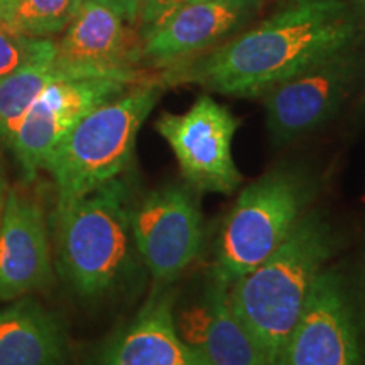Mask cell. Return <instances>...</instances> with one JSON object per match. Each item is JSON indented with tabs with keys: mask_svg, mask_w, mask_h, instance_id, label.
Here are the masks:
<instances>
[{
	"mask_svg": "<svg viewBox=\"0 0 365 365\" xmlns=\"http://www.w3.org/2000/svg\"><path fill=\"white\" fill-rule=\"evenodd\" d=\"M228 287L227 282L208 276L196 333L188 344L205 365H267L261 349L232 308Z\"/></svg>",
	"mask_w": 365,
	"mask_h": 365,
	"instance_id": "obj_16",
	"label": "cell"
},
{
	"mask_svg": "<svg viewBox=\"0 0 365 365\" xmlns=\"http://www.w3.org/2000/svg\"><path fill=\"white\" fill-rule=\"evenodd\" d=\"M164 88L161 78L140 81L95 107L71 127L41 168L53 178L56 202L78 198L124 175L140 127Z\"/></svg>",
	"mask_w": 365,
	"mask_h": 365,
	"instance_id": "obj_4",
	"label": "cell"
},
{
	"mask_svg": "<svg viewBox=\"0 0 365 365\" xmlns=\"http://www.w3.org/2000/svg\"><path fill=\"white\" fill-rule=\"evenodd\" d=\"M86 2L98 4V6L115 12L125 22H135L140 16V9H143V0H86Z\"/></svg>",
	"mask_w": 365,
	"mask_h": 365,
	"instance_id": "obj_21",
	"label": "cell"
},
{
	"mask_svg": "<svg viewBox=\"0 0 365 365\" xmlns=\"http://www.w3.org/2000/svg\"><path fill=\"white\" fill-rule=\"evenodd\" d=\"M276 365H364L354 303L336 267L318 276Z\"/></svg>",
	"mask_w": 365,
	"mask_h": 365,
	"instance_id": "obj_8",
	"label": "cell"
},
{
	"mask_svg": "<svg viewBox=\"0 0 365 365\" xmlns=\"http://www.w3.org/2000/svg\"><path fill=\"white\" fill-rule=\"evenodd\" d=\"M262 9V0H203L168 17L145 34L143 59L168 68L210 51L249 26Z\"/></svg>",
	"mask_w": 365,
	"mask_h": 365,
	"instance_id": "obj_13",
	"label": "cell"
},
{
	"mask_svg": "<svg viewBox=\"0 0 365 365\" xmlns=\"http://www.w3.org/2000/svg\"><path fill=\"white\" fill-rule=\"evenodd\" d=\"M130 227L137 254L154 284H175L203 249L202 205L185 181L134 200Z\"/></svg>",
	"mask_w": 365,
	"mask_h": 365,
	"instance_id": "obj_6",
	"label": "cell"
},
{
	"mask_svg": "<svg viewBox=\"0 0 365 365\" xmlns=\"http://www.w3.org/2000/svg\"><path fill=\"white\" fill-rule=\"evenodd\" d=\"M336 247L331 223L312 207L279 247L228 287L232 308L267 365H276L314 282Z\"/></svg>",
	"mask_w": 365,
	"mask_h": 365,
	"instance_id": "obj_3",
	"label": "cell"
},
{
	"mask_svg": "<svg viewBox=\"0 0 365 365\" xmlns=\"http://www.w3.org/2000/svg\"><path fill=\"white\" fill-rule=\"evenodd\" d=\"M9 188H11V186H9L6 170H4L2 163H0V220H2V213H4V207H6Z\"/></svg>",
	"mask_w": 365,
	"mask_h": 365,
	"instance_id": "obj_22",
	"label": "cell"
},
{
	"mask_svg": "<svg viewBox=\"0 0 365 365\" xmlns=\"http://www.w3.org/2000/svg\"><path fill=\"white\" fill-rule=\"evenodd\" d=\"M0 365H70L65 325L31 294L0 309Z\"/></svg>",
	"mask_w": 365,
	"mask_h": 365,
	"instance_id": "obj_15",
	"label": "cell"
},
{
	"mask_svg": "<svg viewBox=\"0 0 365 365\" xmlns=\"http://www.w3.org/2000/svg\"><path fill=\"white\" fill-rule=\"evenodd\" d=\"M175 301L173 284H154L134 317L103 341L95 365H205L178 330Z\"/></svg>",
	"mask_w": 365,
	"mask_h": 365,
	"instance_id": "obj_14",
	"label": "cell"
},
{
	"mask_svg": "<svg viewBox=\"0 0 365 365\" xmlns=\"http://www.w3.org/2000/svg\"><path fill=\"white\" fill-rule=\"evenodd\" d=\"M12 2H14V0H0V9H2V21H4V17H6L9 7L12 6Z\"/></svg>",
	"mask_w": 365,
	"mask_h": 365,
	"instance_id": "obj_24",
	"label": "cell"
},
{
	"mask_svg": "<svg viewBox=\"0 0 365 365\" xmlns=\"http://www.w3.org/2000/svg\"><path fill=\"white\" fill-rule=\"evenodd\" d=\"M53 59L31 63L0 83V140H6L46 86L65 80Z\"/></svg>",
	"mask_w": 365,
	"mask_h": 365,
	"instance_id": "obj_17",
	"label": "cell"
},
{
	"mask_svg": "<svg viewBox=\"0 0 365 365\" xmlns=\"http://www.w3.org/2000/svg\"><path fill=\"white\" fill-rule=\"evenodd\" d=\"M0 22H2V9H0Z\"/></svg>",
	"mask_w": 365,
	"mask_h": 365,
	"instance_id": "obj_25",
	"label": "cell"
},
{
	"mask_svg": "<svg viewBox=\"0 0 365 365\" xmlns=\"http://www.w3.org/2000/svg\"><path fill=\"white\" fill-rule=\"evenodd\" d=\"M357 75L354 49L336 53L274 85L264 97L272 144L286 145L335 115Z\"/></svg>",
	"mask_w": 365,
	"mask_h": 365,
	"instance_id": "obj_10",
	"label": "cell"
},
{
	"mask_svg": "<svg viewBox=\"0 0 365 365\" xmlns=\"http://www.w3.org/2000/svg\"><path fill=\"white\" fill-rule=\"evenodd\" d=\"M132 85L137 83L98 76L65 78L46 86L4 140L21 164L26 180L38 176L48 154L80 118L124 93Z\"/></svg>",
	"mask_w": 365,
	"mask_h": 365,
	"instance_id": "obj_9",
	"label": "cell"
},
{
	"mask_svg": "<svg viewBox=\"0 0 365 365\" xmlns=\"http://www.w3.org/2000/svg\"><path fill=\"white\" fill-rule=\"evenodd\" d=\"M365 22L349 0H289L252 29L166 68L164 85L198 83L232 97H261L304 68L357 48Z\"/></svg>",
	"mask_w": 365,
	"mask_h": 365,
	"instance_id": "obj_1",
	"label": "cell"
},
{
	"mask_svg": "<svg viewBox=\"0 0 365 365\" xmlns=\"http://www.w3.org/2000/svg\"><path fill=\"white\" fill-rule=\"evenodd\" d=\"M132 186L124 175L78 198L56 202L54 267L81 299L110 298L135 277L140 259L132 237Z\"/></svg>",
	"mask_w": 365,
	"mask_h": 365,
	"instance_id": "obj_2",
	"label": "cell"
},
{
	"mask_svg": "<svg viewBox=\"0 0 365 365\" xmlns=\"http://www.w3.org/2000/svg\"><path fill=\"white\" fill-rule=\"evenodd\" d=\"M154 127L196 193L232 195L244 182L232 154L239 118L212 95H200L182 113H161Z\"/></svg>",
	"mask_w": 365,
	"mask_h": 365,
	"instance_id": "obj_7",
	"label": "cell"
},
{
	"mask_svg": "<svg viewBox=\"0 0 365 365\" xmlns=\"http://www.w3.org/2000/svg\"><path fill=\"white\" fill-rule=\"evenodd\" d=\"M317 180L282 164L249 182L223 220L210 276L228 286L271 255L289 237L317 196Z\"/></svg>",
	"mask_w": 365,
	"mask_h": 365,
	"instance_id": "obj_5",
	"label": "cell"
},
{
	"mask_svg": "<svg viewBox=\"0 0 365 365\" xmlns=\"http://www.w3.org/2000/svg\"><path fill=\"white\" fill-rule=\"evenodd\" d=\"M143 36L115 12L83 0L78 14L56 43L53 65L65 78H120L145 81L135 70L143 59Z\"/></svg>",
	"mask_w": 365,
	"mask_h": 365,
	"instance_id": "obj_11",
	"label": "cell"
},
{
	"mask_svg": "<svg viewBox=\"0 0 365 365\" xmlns=\"http://www.w3.org/2000/svg\"><path fill=\"white\" fill-rule=\"evenodd\" d=\"M83 0H14L0 24L31 38H49L70 26Z\"/></svg>",
	"mask_w": 365,
	"mask_h": 365,
	"instance_id": "obj_18",
	"label": "cell"
},
{
	"mask_svg": "<svg viewBox=\"0 0 365 365\" xmlns=\"http://www.w3.org/2000/svg\"><path fill=\"white\" fill-rule=\"evenodd\" d=\"M349 4L354 9V12L365 22V0H349Z\"/></svg>",
	"mask_w": 365,
	"mask_h": 365,
	"instance_id": "obj_23",
	"label": "cell"
},
{
	"mask_svg": "<svg viewBox=\"0 0 365 365\" xmlns=\"http://www.w3.org/2000/svg\"><path fill=\"white\" fill-rule=\"evenodd\" d=\"M53 281V245L43 205L11 186L0 220V301L48 289Z\"/></svg>",
	"mask_w": 365,
	"mask_h": 365,
	"instance_id": "obj_12",
	"label": "cell"
},
{
	"mask_svg": "<svg viewBox=\"0 0 365 365\" xmlns=\"http://www.w3.org/2000/svg\"><path fill=\"white\" fill-rule=\"evenodd\" d=\"M56 43L49 38H31L0 24V83L31 63L53 59Z\"/></svg>",
	"mask_w": 365,
	"mask_h": 365,
	"instance_id": "obj_19",
	"label": "cell"
},
{
	"mask_svg": "<svg viewBox=\"0 0 365 365\" xmlns=\"http://www.w3.org/2000/svg\"><path fill=\"white\" fill-rule=\"evenodd\" d=\"M196 2H203V0H143V9H140L139 16L140 36L144 38L180 9Z\"/></svg>",
	"mask_w": 365,
	"mask_h": 365,
	"instance_id": "obj_20",
	"label": "cell"
}]
</instances>
